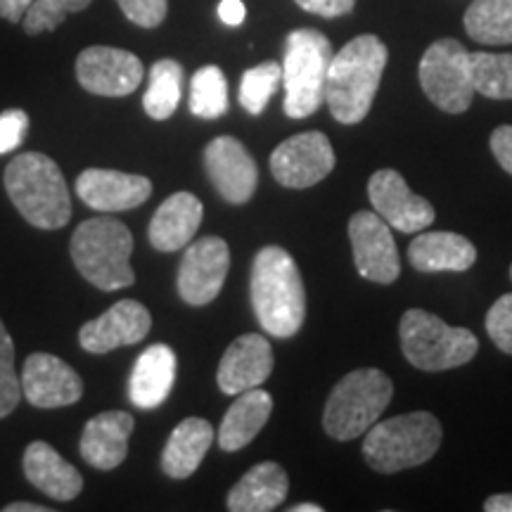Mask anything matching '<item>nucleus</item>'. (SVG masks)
<instances>
[{"mask_svg": "<svg viewBox=\"0 0 512 512\" xmlns=\"http://www.w3.org/2000/svg\"><path fill=\"white\" fill-rule=\"evenodd\" d=\"M292 512H323V508L316 503H302V505H294V508H290Z\"/></svg>", "mask_w": 512, "mask_h": 512, "instance_id": "nucleus-44", "label": "nucleus"}, {"mask_svg": "<svg viewBox=\"0 0 512 512\" xmlns=\"http://www.w3.org/2000/svg\"><path fill=\"white\" fill-rule=\"evenodd\" d=\"M124 15L143 29H155L164 22L169 3L166 0H117Z\"/></svg>", "mask_w": 512, "mask_h": 512, "instance_id": "nucleus-36", "label": "nucleus"}, {"mask_svg": "<svg viewBox=\"0 0 512 512\" xmlns=\"http://www.w3.org/2000/svg\"><path fill=\"white\" fill-rule=\"evenodd\" d=\"M475 93L491 100H512V53H472Z\"/></svg>", "mask_w": 512, "mask_h": 512, "instance_id": "nucleus-31", "label": "nucleus"}, {"mask_svg": "<svg viewBox=\"0 0 512 512\" xmlns=\"http://www.w3.org/2000/svg\"><path fill=\"white\" fill-rule=\"evenodd\" d=\"M219 17L223 24H228V27H240L247 17L245 3H242V0H221Z\"/></svg>", "mask_w": 512, "mask_h": 512, "instance_id": "nucleus-40", "label": "nucleus"}, {"mask_svg": "<svg viewBox=\"0 0 512 512\" xmlns=\"http://www.w3.org/2000/svg\"><path fill=\"white\" fill-rule=\"evenodd\" d=\"M131 413L107 411L86 422L81 434V456L98 470H114L126 460L128 439L133 434Z\"/></svg>", "mask_w": 512, "mask_h": 512, "instance_id": "nucleus-20", "label": "nucleus"}, {"mask_svg": "<svg viewBox=\"0 0 512 512\" xmlns=\"http://www.w3.org/2000/svg\"><path fill=\"white\" fill-rule=\"evenodd\" d=\"M486 332L505 354H512V294H503L486 313Z\"/></svg>", "mask_w": 512, "mask_h": 512, "instance_id": "nucleus-35", "label": "nucleus"}, {"mask_svg": "<svg viewBox=\"0 0 512 512\" xmlns=\"http://www.w3.org/2000/svg\"><path fill=\"white\" fill-rule=\"evenodd\" d=\"M273 413V396L264 389H247L238 394L228 413L223 415L219 427V446L223 451H240L252 444L256 434L264 430V425Z\"/></svg>", "mask_w": 512, "mask_h": 512, "instance_id": "nucleus-26", "label": "nucleus"}, {"mask_svg": "<svg viewBox=\"0 0 512 512\" xmlns=\"http://www.w3.org/2000/svg\"><path fill=\"white\" fill-rule=\"evenodd\" d=\"M176 380V354L166 344H152L138 356L128 380V399L136 408L152 411L169 399Z\"/></svg>", "mask_w": 512, "mask_h": 512, "instance_id": "nucleus-22", "label": "nucleus"}, {"mask_svg": "<svg viewBox=\"0 0 512 512\" xmlns=\"http://www.w3.org/2000/svg\"><path fill=\"white\" fill-rule=\"evenodd\" d=\"M399 335L406 361L425 373L465 366L479 349L475 332L451 328L439 316L422 309H408L403 313Z\"/></svg>", "mask_w": 512, "mask_h": 512, "instance_id": "nucleus-8", "label": "nucleus"}, {"mask_svg": "<svg viewBox=\"0 0 512 512\" xmlns=\"http://www.w3.org/2000/svg\"><path fill=\"white\" fill-rule=\"evenodd\" d=\"M510 278H512V266H510Z\"/></svg>", "mask_w": 512, "mask_h": 512, "instance_id": "nucleus-45", "label": "nucleus"}, {"mask_svg": "<svg viewBox=\"0 0 512 512\" xmlns=\"http://www.w3.org/2000/svg\"><path fill=\"white\" fill-rule=\"evenodd\" d=\"M408 261L420 273H463L475 266L477 249L470 240L458 233H422L408 247Z\"/></svg>", "mask_w": 512, "mask_h": 512, "instance_id": "nucleus-24", "label": "nucleus"}, {"mask_svg": "<svg viewBox=\"0 0 512 512\" xmlns=\"http://www.w3.org/2000/svg\"><path fill=\"white\" fill-rule=\"evenodd\" d=\"M31 5H34V0H0V17L17 24L22 22Z\"/></svg>", "mask_w": 512, "mask_h": 512, "instance_id": "nucleus-41", "label": "nucleus"}, {"mask_svg": "<svg viewBox=\"0 0 512 512\" xmlns=\"http://www.w3.org/2000/svg\"><path fill=\"white\" fill-rule=\"evenodd\" d=\"M491 152H494L498 164L512 176V126H498L491 133Z\"/></svg>", "mask_w": 512, "mask_h": 512, "instance_id": "nucleus-39", "label": "nucleus"}, {"mask_svg": "<svg viewBox=\"0 0 512 512\" xmlns=\"http://www.w3.org/2000/svg\"><path fill=\"white\" fill-rule=\"evenodd\" d=\"M133 235L117 219H88L74 230L72 259L88 283L102 292L124 290L136 283L131 268Z\"/></svg>", "mask_w": 512, "mask_h": 512, "instance_id": "nucleus-4", "label": "nucleus"}, {"mask_svg": "<svg viewBox=\"0 0 512 512\" xmlns=\"http://www.w3.org/2000/svg\"><path fill=\"white\" fill-rule=\"evenodd\" d=\"M204 216L202 202L192 192H176L152 216L147 238L157 252H178L195 238Z\"/></svg>", "mask_w": 512, "mask_h": 512, "instance_id": "nucleus-21", "label": "nucleus"}, {"mask_svg": "<svg viewBox=\"0 0 512 512\" xmlns=\"http://www.w3.org/2000/svg\"><path fill=\"white\" fill-rule=\"evenodd\" d=\"M152 328V316L136 299H121L102 316L79 330V344L91 354H107L119 347L143 342Z\"/></svg>", "mask_w": 512, "mask_h": 512, "instance_id": "nucleus-16", "label": "nucleus"}, {"mask_svg": "<svg viewBox=\"0 0 512 512\" xmlns=\"http://www.w3.org/2000/svg\"><path fill=\"white\" fill-rule=\"evenodd\" d=\"M76 195L95 211H128L150 200V178L112 169H86L76 178Z\"/></svg>", "mask_w": 512, "mask_h": 512, "instance_id": "nucleus-18", "label": "nucleus"}, {"mask_svg": "<svg viewBox=\"0 0 512 512\" xmlns=\"http://www.w3.org/2000/svg\"><path fill=\"white\" fill-rule=\"evenodd\" d=\"M249 292L256 320L268 335H297L306 318V292L302 273L283 247H264L254 256Z\"/></svg>", "mask_w": 512, "mask_h": 512, "instance_id": "nucleus-2", "label": "nucleus"}, {"mask_svg": "<svg viewBox=\"0 0 512 512\" xmlns=\"http://www.w3.org/2000/svg\"><path fill=\"white\" fill-rule=\"evenodd\" d=\"M349 240L354 249V264L361 278L370 283L392 285L401 275L399 249L389 223L375 211H356L349 221Z\"/></svg>", "mask_w": 512, "mask_h": 512, "instance_id": "nucleus-11", "label": "nucleus"}, {"mask_svg": "<svg viewBox=\"0 0 512 512\" xmlns=\"http://www.w3.org/2000/svg\"><path fill=\"white\" fill-rule=\"evenodd\" d=\"M368 197L375 214H380L389 228L399 233H420L434 223V207L425 197L408 188L399 171L380 169L370 176Z\"/></svg>", "mask_w": 512, "mask_h": 512, "instance_id": "nucleus-14", "label": "nucleus"}, {"mask_svg": "<svg viewBox=\"0 0 512 512\" xmlns=\"http://www.w3.org/2000/svg\"><path fill=\"white\" fill-rule=\"evenodd\" d=\"M290 491L287 472L278 463H259L230 489L226 505L230 512H271L285 503Z\"/></svg>", "mask_w": 512, "mask_h": 512, "instance_id": "nucleus-25", "label": "nucleus"}, {"mask_svg": "<svg viewBox=\"0 0 512 512\" xmlns=\"http://www.w3.org/2000/svg\"><path fill=\"white\" fill-rule=\"evenodd\" d=\"M190 112L200 119H219L228 112V81L221 67L207 64L192 74Z\"/></svg>", "mask_w": 512, "mask_h": 512, "instance_id": "nucleus-30", "label": "nucleus"}, {"mask_svg": "<svg viewBox=\"0 0 512 512\" xmlns=\"http://www.w3.org/2000/svg\"><path fill=\"white\" fill-rule=\"evenodd\" d=\"M273 373L271 342L261 335H242L226 349L216 382L228 396H238L247 389L261 387Z\"/></svg>", "mask_w": 512, "mask_h": 512, "instance_id": "nucleus-19", "label": "nucleus"}, {"mask_svg": "<svg viewBox=\"0 0 512 512\" xmlns=\"http://www.w3.org/2000/svg\"><path fill=\"white\" fill-rule=\"evenodd\" d=\"M420 86L441 112L463 114L475 98L472 53L456 38H441L420 60Z\"/></svg>", "mask_w": 512, "mask_h": 512, "instance_id": "nucleus-9", "label": "nucleus"}, {"mask_svg": "<svg viewBox=\"0 0 512 512\" xmlns=\"http://www.w3.org/2000/svg\"><path fill=\"white\" fill-rule=\"evenodd\" d=\"M19 396H22V382L17 380L15 370V344L0 320V418H8L15 411Z\"/></svg>", "mask_w": 512, "mask_h": 512, "instance_id": "nucleus-34", "label": "nucleus"}, {"mask_svg": "<svg viewBox=\"0 0 512 512\" xmlns=\"http://www.w3.org/2000/svg\"><path fill=\"white\" fill-rule=\"evenodd\" d=\"M29 131V117L22 110H8L0 114V155L17 150Z\"/></svg>", "mask_w": 512, "mask_h": 512, "instance_id": "nucleus-37", "label": "nucleus"}, {"mask_svg": "<svg viewBox=\"0 0 512 512\" xmlns=\"http://www.w3.org/2000/svg\"><path fill=\"white\" fill-rule=\"evenodd\" d=\"M465 31L484 46H510L512 0H475L465 12Z\"/></svg>", "mask_w": 512, "mask_h": 512, "instance_id": "nucleus-28", "label": "nucleus"}, {"mask_svg": "<svg viewBox=\"0 0 512 512\" xmlns=\"http://www.w3.org/2000/svg\"><path fill=\"white\" fill-rule=\"evenodd\" d=\"M283 83V64L268 60L256 64V67L247 69L240 81V105L252 114L259 117L268 107V100L278 91Z\"/></svg>", "mask_w": 512, "mask_h": 512, "instance_id": "nucleus-32", "label": "nucleus"}, {"mask_svg": "<svg viewBox=\"0 0 512 512\" xmlns=\"http://www.w3.org/2000/svg\"><path fill=\"white\" fill-rule=\"evenodd\" d=\"M486 512H512V494H498L486 498L484 503Z\"/></svg>", "mask_w": 512, "mask_h": 512, "instance_id": "nucleus-42", "label": "nucleus"}, {"mask_svg": "<svg viewBox=\"0 0 512 512\" xmlns=\"http://www.w3.org/2000/svg\"><path fill=\"white\" fill-rule=\"evenodd\" d=\"M230 268V249L226 240L207 235L190 242L178 268V294L185 304L207 306L221 294Z\"/></svg>", "mask_w": 512, "mask_h": 512, "instance_id": "nucleus-13", "label": "nucleus"}, {"mask_svg": "<svg viewBox=\"0 0 512 512\" xmlns=\"http://www.w3.org/2000/svg\"><path fill=\"white\" fill-rule=\"evenodd\" d=\"M335 169V150L320 131H306L287 138L271 155V174L285 188L304 190L330 176Z\"/></svg>", "mask_w": 512, "mask_h": 512, "instance_id": "nucleus-10", "label": "nucleus"}, {"mask_svg": "<svg viewBox=\"0 0 512 512\" xmlns=\"http://www.w3.org/2000/svg\"><path fill=\"white\" fill-rule=\"evenodd\" d=\"M441 444V425L432 413L418 411L373 425L363 439V456L382 475L427 463Z\"/></svg>", "mask_w": 512, "mask_h": 512, "instance_id": "nucleus-6", "label": "nucleus"}, {"mask_svg": "<svg viewBox=\"0 0 512 512\" xmlns=\"http://www.w3.org/2000/svg\"><path fill=\"white\" fill-rule=\"evenodd\" d=\"M24 475L53 501H74L83 491V477L46 441H31L24 451Z\"/></svg>", "mask_w": 512, "mask_h": 512, "instance_id": "nucleus-23", "label": "nucleus"}, {"mask_svg": "<svg viewBox=\"0 0 512 512\" xmlns=\"http://www.w3.org/2000/svg\"><path fill=\"white\" fill-rule=\"evenodd\" d=\"M5 512H50L46 505H36V503H10L3 508Z\"/></svg>", "mask_w": 512, "mask_h": 512, "instance_id": "nucleus-43", "label": "nucleus"}, {"mask_svg": "<svg viewBox=\"0 0 512 512\" xmlns=\"http://www.w3.org/2000/svg\"><path fill=\"white\" fill-rule=\"evenodd\" d=\"M204 169L226 202L245 204L254 197L259 169L238 138L219 136L211 140L204 150Z\"/></svg>", "mask_w": 512, "mask_h": 512, "instance_id": "nucleus-15", "label": "nucleus"}, {"mask_svg": "<svg viewBox=\"0 0 512 512\" xmlns=\"http://www.w3.org/2000/svg\"><path fill=\"white\" fill-rule=\"evenodd\" d=\"M211 441H214V427L202 418H188L178 422L171 432L162 453V470L171 479H188L195 475L197 467L202 465L204 456L209 453Z\"/></svg>", "mask_w": 512, "mask_h": 512, "instance_id": "nucleus-27", "label": "nucleus"}, {"mask_svg": "<svg viewBox=\"0 0 512 512\" xmlns=\"http://www.w3.org/2000/svg\"><path fill=\"white\" fill-rule=\"evenodd\" d=\"M387 46L373 34H363L332 55L328 81H325V102L339 124H361L380 88L384 67H387Z\"/></svg>", "mask_w": 512, "mask_h": 512, "instance_id": "nucleus-1", "label": "nucleus"}, {"mask_svg": "<svg viewBox=\"0 0 512 512\" xmlns=\"http://www.w3.org/2000/svg\"><path fill=\"white\" fill-rule=\"evenodd\" d=\"M5 190L31 226L64 228L72 219V197L60 166L41 152L17 155L5 169Z\"/></svg>", "mask_w": 512, "mask_h": 512, "instance_id": "nucleus-3", "label": "nucleus"}, {"mask_svg": "<svg viewBox=\"0 0 512 512\" xmlns=\"http://www.w3.org/2000/svg\"><path fill=\"white\" fill-rule=\"evenodd\" d=\"M93 0H34V5L24 15V31L29 36H38L43 31H53L67 19L72 12H81L91 5Z\"/></svg>", "mask_w": 512, "mask_h": 512, "instance_id": "nucleus-33", "label": "nucleus"}, {"mask_svg": "<svg viewBox=\"0 0 512 512\" xmlns=\"http://www.w3.org/2000/svg\"><path fill=\"white\" fill-rule=\"evenodd\" d=\"M299 8L320 17H342L354 10L356 0H294Z\"/></svg>", "mask_w": 512, "mask_h": 512, "instance_id": "nucleus-38", "label": "nucleus"}, {"mask_svg": "<svg viewBox=\"0 0 512 512\" xmlns=\"http://www.w3.org/2000/svg\"><path fill=\"white\" fill-rule=\"evenodd\" d=\"M183 95V67L176 60H159L150 69V83L143 98L147 117L169 119L178 110Z\"/></svg>", "mask_w": 512, "mask_h": 512, "instance_id": "nucleus-29", "label": "nucleus"}, {"mask_svg": "<svg viewBox=\"0 0 512 512\" xmlns=\"http://www.w3.org/2000/svg\"><path fill=\"white\" fill-rule=\"evenodd\" d=\"M332 43L316 29H294L285 38L283 83L285 114L306 119L325 102V81L332 62Z\"/></svg>", "mask_w": 512, "mask_h": 512, "instance_id": "nucleus-7", "label": "nucleus"}, {"mask_svg": "<svg viewBox=\"0 0 512 512\" xmlns=\"http://www.w3.org/2000/svg\"><path fill=\"white\" fill-rule=\"evenodd\" d=\"M145 67L138 55L121 48L91 46L76 57V79L83 91L102 98H124L143 83Z\"/></svg>", "mask_w": 512, "mask_h": 512, "instance_id": "nucleus-12", "label": "nucleus"}, {"mask_svg": "<svg viewBox=\"0 0 512 512\" xmlns=\"http://www.w3.org/2000/svg\"><path fill=\"white\" fill-rule=\"evenodd\" d=\"M394 384L382 370L358 368L344 375L328 396L323 427L332 439L351 441L366 434L387 411Z\"/></svg>", "mask_w": 512, "mask_h": 512, "instance_id": "nucleus-5", "label": "nucleus"}, {"mask_svg": "<svg viewBox=\"0 0 512 512\" xmlns=\"http://www.w3.org/2000/svg\"><path fill=\"white\" fill-rule=\"evenodd\" d=\"M22 394L36 408L72 406L83 396V380L53 354H31L22 368Z\"/></svg>", "mask_w": 512, "mask_h": 512, "instance_id": "nucleus-17", "label": "nucleus"}]
</instances>
